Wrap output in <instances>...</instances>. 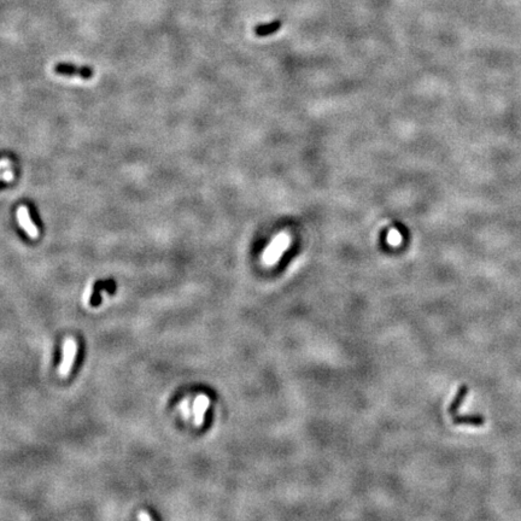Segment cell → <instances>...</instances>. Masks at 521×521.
Listing matches in <instances>:
<instances>
[{
    "instance_id": "ba28073f",
    "label": "cell",
    "mask_w": 521,
    "mask_h": 521,
    "mask_svg": "<svg viewBox=\"0 0 521 521\" xmlns=\"http://www.w3.org/2000/svg\"><path fill=\"white\" fill-rule=\"evenodd\" d=\"M92 292H93V286L92 285H90V286L86 287V291H85L84 297H82V302H84L85 307L90 306V301H91V297H92Z\"/></svg>"
},
{
    "instance_id": "7a4b0ae2",
    "label": "cell",
    "mask_w": 521,
    "mask_h": 521,
    "mask_svg": "<svg viewBox=\"0 0 521 521\" xmlns=\"http://www.w3.org/2000/svg\"><path fill=\"white\" fill-rule=\"evenodd\" d=\"M289 244H290V240H289V238H287V235L281 234V235H279V237L275 238L274 241H273V243L266 249V252H264V255H263L264 263L268 264V266H272V264L277 263L279 257L283 255V252L285 251V249L289 246Z\"/></svg>"
},
{
    "instance_id": "8992f818",
    "label": "cell",
    "mask_w": 521,
    "mask_h": 521,
    "mask_svg": "<svg viewBox=\"0 0 521 521\" xmlns=\"http://www.w3.org/2000/svg\"><path fill=\"white\" fill-rule=\"evenodd\" d=\"M455 423H467L472 426H482L485 422V417L483 415H467V417H454Z\"/></svg>"
},
{
    "instance_id": "30bf717a",
    "label": "cell",
    "mask_w": 521,
    "mask_h": 521,
    "mask_svg": "<svg viewBox=\"0 0 521 521\" xmlns=\"http://www.w3.org/2000/svg\"><path fill=\"white\" fill-rule=\"evenodd\" d=\"M138 519L141 520V521H151V520H152V517L147 514L145 511H142V512H140V514L138 515Z\"/></svg>"
},
{
    "instance_id": "277c9868",
    "label": "cell",
    "mask_w": 521,
    "mask_h": 521,
    "mask_svg": "<svg viewBox=\"0 0 521 521\" xmlns=\"http://www.w3.org/2000/svg\"><path fill=\"white\" fill-rule=\"evenodd\" d=\"M209 398L206 395H199L193 403V414H195V423L197 426H202L204 422V417L209 408Z\"/></svg>"
},
{
    "instance_id": "9c48e42d",
    "label": "cell",
    "mask_w": 521,
    "mask_h": 521,
    "mask_svg": "<svg viewBox=\"0 0 521 521\" xmlns=\"http://www.w3.org/2000/svg\"><path fill=\"white\" fill-rule=\"evenodd\" d=\"M400 241H401L400 233H398L397 230H391L389 234V243L391 245H397V244H400Z\"/></svg>"
},
{
    "instance_id": "5b68a950",
    "label": "cell",
    "mask_w": 521,
    "mask_h": 521,
    "mask_svg": "<svg viewBox=\"0 0 521 521\" xmlns=\"http://www.w3.org/2000/svg\"><path fill=\"white\" fill-rule=\"evenodd\" d=\"M17 215H18V220L21 221V226L23 227L25 230H27L28 234H29L32 238L38 237L39 232H38V229H36L35 224L33 223V220L30 218L29 213H28V208L27 207L19 208Z\"/></svg>"
},
{
    "instance_id": "3957f363",
    "label": "cell",
    "mask_w": 521,
    "mask_h": 521,
    "mask_svg": "<svg viewBox=\"0 0 521 521\" xmlns=\"http://www.w3.org/2000/svg\"><path fill=\"white\" fill-rule=\"evenodd\" d=\"M55 73L64 76H79L81 79H91L93 76V70L88 67H76L73 64L61 63L55 67Z\"/></svg>"
},
{
    "instance_id": "6da1fadb",
    "label": "cell",
    "mask_w": 521,
    "mask_h": 521,
    "mask_svg": "<svg viewBox=\"0 0 521 521\" xmlns=\"http://www.w3.org/2000/svg\"><path fill=\"white\" fill-rule=\"evenodd\" d=\"M78 341L73 337H68L63 343V358L59 364V374L62 378L69 377L73 369L74 363L76 360V354H78Z\"/></svg>"
},
{
    "instance_id": "52a82bcc",
    "label": "cell",
    "mask_w": 521,
    "mask_h": 521,
    "mask_svg": "<svg viewBox=\"0 0 521 521\" xmlns=\"http://www.w3.org/2000/svg\"><path fill=\"white\" fill-rule=\"evenodd\" d=\"M280 27H281L280 21L272 22V23H268V24H262V25H258V27L256 28V34H257L258 36H267V35H270V34L277 32V30L280 29Z\"/></svg>"
}]
</instances>
